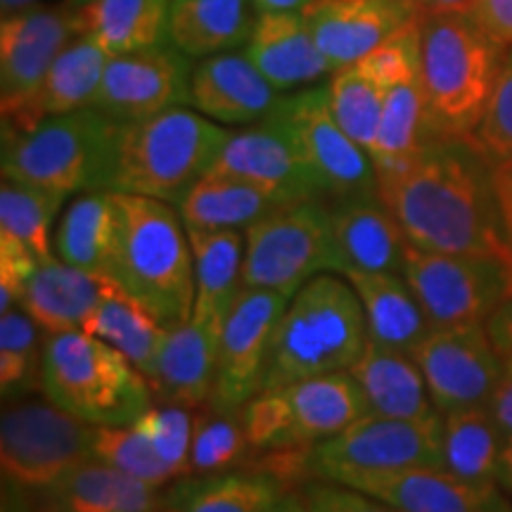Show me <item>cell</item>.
Wrapping results in <instances>:
<instances>
[{
	"label": "cell",
	"mask_w": 512,
	"mask_h": 512,
	"mask_svg": "<svg viewBox=\"0 0 512 512\" xmlns=\"http://www.w3.org/2000/svg\"><path fill=\"white\" fill-rule=\"evenodd\" d=\"M486 166L467 140L430 138L411 162L377 178V195L413 247L503 261L512 247Z\"/></svg>",
	"instance_id": "obj_1"
},
{
	"label": "cell",
	"mask_w": 512,
	"mask_h": 512,
	"mask_svg": "<svg viewBox=\"0 0 512 512\" xmlns=\"http://www.w3.org/2000/svg\"><path fill=\"white\" fill-rule=\"evenodd\" d=\"M119 242L112 280L164 328L188 323L195 306V259L174 204L114 192Z\"/></svg>",
	"instance_id": "obj_2"
},
{
	"label": "cell",
	"mask_w": 512,
	"mask_h": 512,
	"mask_svg": "<svg viewBox=\"0 0 512 512\" xmlns=\"http://www.w3.org/2000/svg\"><path fill=\"white\" fill-rule=\"evenodd\" d=\"M505 50L465 12L420 17V83L430 138L467 140L489 105Z\"/></svg>",
	"instance_id": "obj_3"
},
{
	"label": "cell",
	"mask_w": 512,
	"mask_h": 512,
	"mask_svg": "<svg viewBox=\"0 0 512 512\" xmlns=\"http://www.w3.org/2000/svg\"><path fill=\"white\" fill-rule=\"evenodd\" d=\"M366 344L356 292L339 273H320L287 302L275 325L261 389L347 373Z\"/></svg>",
	"instance_id": "obj_4"
},
{
	"label": "cell",
	"mask_w": 512,
	"mask_h": 512,
	"mask_svg": "<svg viewBox=\"0 0 512 512\" xmlns=\"http://www.w3.org/2000/svg\"><path fill=\"white\" fill-rule=\"evenodd\" d=\"M38 387L46 401L93 427L133 425L155 406L147 377L83 330L46 335Z\"/></svg>",
	"instance_id": "obj_5"
},
{
	"label": "cell",
	"mask_w": 512,
	"mask_h": 512,
	"mask_svg": "<svg viewBox=\"0 0 512 512\" xmlns=\"http://www.w3.org/2000/svg\"><path fill=\"white\" fill-rule=\"evenodd\" d=\"M228 138V128L183 105L121 124L110 190L181 204L214 169Z\"/></svg>",
	"instance_id": "obj_6"
},
{
	"label": "cell",
	"mask_w": 512,
	"mask_h": 512,
	"mask_svg": "<svg viewBox=\"0 0 512 512\" xmlns=\"http://www.w3.org/2000/svg\"><path fill=\"white\" fill-rule=\"evenodd\" d=\"M121 121L95 107L3 133V178L69 197L110 190Z\"/></svg>",
	"instance_id": "obj_7"
},
{
	"label": "cell",
	"mask_w": 512,
	"mask_h": 512,
	"mask_svg": "<svg viewBox=\"0 0 512 512\" xmlns=\"http://www.w3.org/2000/svg\"><path fill=\"white\" fill-rule=\"evenodd\" d=\"M342 261L325 197L283 204L245 230L242 287L292 299L320 273H339Z\"/></svg>",
	"instance_id": "obj_8"
},
{
	"label": "cell",
	"mask_w": 512,
	"mask_h": 512,
	"mask_svg": "<svg viewBox=\"0 0 512 512\" xmlns=\"http://www.w3.org/2000/svg\"><path fill=\"white\" fill-rule=\"evenodd\" d=\"M368 413L354 377L332 373L261 389L240 411L254 453L313 448Z\"/></svg>",
	"instance_id": "obj_9"
},
{
	"label": "cell",
	"mask_w": 512,
	"mask_h": 512,
	"mask_svg": "<svg viewBox=\"0 0 512 512\" xmlns=\"http://www.w3.org/2000/svg\"><path fill=\"white\" fill-rule=\"evenodd\" d=\"M411 467L444 470V415L425 420L382 418L366 413L335 437L311 448V479L342 482L366 472H394Z\"/></svg>",
	"instance_id": "obj_10"
},
{
	"label": "cell",
	"mask_w": 512,
	"mask_h": 512,
	"mask_svg": "<svg viewBox=\"0 0 512 512\" xmlns=\"http://www.w3.org/2000/svg\"><path fill=\"white\" fill-rule=\"evenodd\" d=\"M93 432V425L50 401L8 406L0 418V467L5 479L41 494L93 460Z\"/></svg>",
	"instance_id": "obj_11"
},
{
	"label": "cell",
	"mask_w": 512,
	"mask_h": 512,
	"mask_svg": "<svg viewBox=\"0 0 512 512\" xmlns=\"http://www.w3.org/2000/svg\"><path fill=\"white\" fill-rule=\"evenodd\" d=\"M266 119L283 128L311 174L318 178L320 188L332 200L377 192L373 159L337 124L328 86L285 95L275 102Z\"/></svg>",
	"instance_id": "obj_12"
},
{
	"label": "cell",
	"mask_w": 512,
	"mask_h": 512,
	"mask_svg": "<svg viewBox=\"0 0 512 512\" xmlns=\"http://www.w3.org/2000/svg\"><path fill=\"white\" fill-rule=\"evenodd\" d=\"M403 278L432 328L486 325L508 297L501 259L425 252L408 245Z\"/></svg>",
	"instance_id": "obj_13"
},
{
	"label": "cell",
	"mask_w": 512,
	"mask_h": 512,
	"mask_svg": "<svg viewBox=\"0 0 512 512\" xmlns=\"http://www.w3.org/2000/svg\"><path fill=\"white\" fill-rule=\"evenodd\" d=\"M411 356L441 415L489 406L503 375V358L486 325L432 328Z\"/></svg>",
	"instance_id": "obj_14"
},
{
	"label": "cell",
	"mask_w": 512,
	"mask_h": 512,
	"mask_svg": "<svg viewBox=\"0 0 512 512\" xmlns=\"http://www.w3.org/2000/svg\"><path fill=\"white\" fill-rule=\"evenodd\" d=\"M290 299L278 292L242 287L221 330L219 373L209 406L238 415L264 387L271 339Z\"/></svg>",
	"instance_id": "obj_15"
},
{
	"label": "cell",
	"mask_w": 512,
	"mask_h": 512,
	"mask_svg": "<svg viewBox=\"0 0 512 512\" xmlns=\"http://www.w3.org/2000/svg\"><path fill=\"white\" fill-rule=\"evenodd\" d=\"M190 76V57L174 46L112 55L93 107L121 124L143 121L190 102Z\"/></svg>",
	"instance_id": "obj_16"
},
{
	"label": "cell",
	"mask_w": 512,
	"mask_h": 512,
	"mask_svg": "<svg viewBox=\"0 0 512 512\" xmlns=\"http://www.w3.org/2000/svg\"><path fill=\"white\" fill-rule=\"evenodd\" d=\"M81 0L36 5L0 22V105L34 91L53 62L81 36Z\"/></svg>",
	"instance_id": "obj_17"
},
{
	"label": "cell",
	"mask_w": 512,
	"mask_h": 512,
	"mask_svg": "<svg viewBox=\"0 0 512 512\" xmlns=\"http://www.w3.org/2000/svg\"><path fill=\"white\" fill-rule=\"evenodd\" d=\"M211 171L261 185L285 204L325 197L292 140L268 119L230 133Z\"/></svg>",
	"instance_id": "obj_18"
},
{
	"label": "cell",
	"mask_w": 512,
	"mask_h": 512,
	"mask_svg": "<svg viewBox=\"0 0 512 512\" xmlns=\"http://www.w3.org/2000/svg\"><path fill=\"white\" fill-rule=\"evenodd\" d=\"M302 15L335 72L361 62L401 27L420 19L411 0H311Z\"/></svg>",
	"instance_id": "obj_19"
},
{
	"label": "cell",
	"mask_w": 512,
	"mask_h": 512,
	"mask_svg": "<svg viewBox=\"0 0 512 512\" xmlns=\"http://www.w3.org/2000/svg\"><path fill=\"white\" fill-rule=\"evenodd\" d=\"M399 512H512L498 486H477L441 467L366 472L335 482Z\"/></svg>",
	"instance_id": "obj_20"
},
{
	"label": "cell",
	"mask_w": 512,
	"mask_h": 512,
	"mask_svg": "<svg viewBox=\"0 0 512 512\" xmlns=\"http://www.w3.org/2000/svg\"><path fill=\"white\" fill-rule=\"evenodd\" d=\"M110 57L91 36H76L34 91L10 105H0L3 133H27L50 117L93 107Z\"/></svg>",
	"instance_id": "obj_21"
},
{
	"label": "cell",
	"mask_w": 512,
	"mask_h": 512,
	"mask_svg": "<svg viewBox=\"0 0 512 512\" xmlns=\"http://www.w3.org/2000/svg\"><path fill=\"white\" fill-rule=\"evenodd\" d=\"M280 95L245 53L204 57L192 69L190 105L226 126H252L266 119Z\"/></svg>",
	"instance_id": "obj_22"
},
{
	"label": "cell",
	"mask_w": 512,
	"mask_h": 512,
	"mask_svg": "<svg viewBox=\"0 0 512 512\" xmlns=\"http://www.w3.org/2000/svg\"><path fill=\"white\" fill-rule=\"evenodd\" d=\"M332 233L342 268L373 273L403 271L411 242L377 192L332 202Z\"/></svg>",
	"instance_id": "obj_23"
},
{
	"label": "cell",
	"mask_w": 512,
	"mask_h": 512,
	"mask_svg": "<svg viewBox=\"0 0 512 512\" xmlns=\"http://www.w3.org/2000/svg\"><path fill=\"white\" fill-rule=\"evenodd\" d=\"M245 55L275 91H294L335 74V67L320 50L302 12L259 15Z\"/></svg>",
	"instance_id": "obj_24"
},
{
	"label": "cell",
	"mask_w": 512,
	"mask_h": 512,
	"mask_svg": "<svg viewBox=\"0 0 512 512\" xmlns=\"http://www.w3.org/2000/svg\"><path fill=\"white\" fill-rule=\"evenodd\" d=\"M219 347L221 332L192 318L171 328L147 377L155 399L190 411L209 403L219 373Z\"/></svg>",
	"instance_id": "obj_25"
},
{
	"label": "cell",
	"mask_w": 512,
	"mask_h": 512,
	"mask_svg": "<svg viewBox=\"0 0 512 512\" xmlns=\"http://www.w3.org/2000/svg\"><path fill=\"white\" fill-rule=\"evenodd\" d=\"M114 285L117 283L110 278L83 271L53 256L41 261L31 273L19 306L41 325L46 335L76 332L86 328L88 318Z\"/></svg>",
	"instance_id": "obj_26"
},
{
	"label": "cell",
	"mask_w": 512,
	"mask_h": 512,
	"mask_svg": "<svg viewBox=\"0 0 512 512\" xmlns=\"http://www.w3.org/2000/svg\"><path fill=\"white\" fill-rule=\"evenodd\" d=\"M339 275L361 302L370 342L411 354L432 330V323L401 273L342 268Z\"/></svg>",
	"instance_id": "obj_27"
},
{
	"label": "cell",
	"mask_w": 512,
	"mask_h": 512,
	"mask_svg": "<svg viewBox=\"0 0 512 512\" xmlns=\"http://www.w3.org/2000/svg\"><path fill=\"white\" fill-rule=\"evenodd\" d=\"M349 375L363 392L368 413L399 420H425L439 413L418 363L406 351L380 347L368 339Z\"/></svg>",
	"instance_id": "obj_28"
},
{
	"label": "cell",
	"mask_w": 512,
	"mask_h": 512,
	"mask_svg": "<svg viewBox=\"0 0 512 512\" xmlns=\"http://www.w3.org/2000/svg\"><path fill=\"white\" fill-rule=\"evenodd\" d=\"M195 259V306L192 320L223 330L226 316L242 290L245 235L240 230L188 228Z\"/></svg>",
	"instance_id": "obj_29"
},
{
	"label": "cell",
	"mask_w": 512,
	"mask_h": 512,
	"mask_svg": "<svg viewBox=\"0 0 512 512\" xmlns=\"http://www.w3.org/2000/svg\"><path fill=\"white\" fill-rule=\"evenodd\" d=\"M159 489L114 467L88 460L41 491L36 512H159Z\"/></svg>",
	"instance_id": "obj_30"
},
{
	"label": "cell",
	"mask_w": 512,
	"mask_h": 512,
	"mask_svg": "<svg viewBox=\"0 0 512 512\" xmlns=\"http://www.w3.org/2000/svg\"><path fill=\"white\" fill-rule=\"evenodd\" d=\"M117 242L119 209L114 192H81L57 223L55 256L83 271L112 280Z\"/></svg>",
	"instance_id": "obj_31"
},
{
	"label": "cell",
	"mask_w": 512,
	"mask_h": 512,
	"mask_svg": "<svg viewBox=\"0 0 512 512\" xmlns=\"http://www.w3.org/2000/svg\"><path fill=\"white\" fill-rule=\"evenodd\" d=\"M259 12L252 0H174L169 15L171 46L185 57H211L247 46Z\"/></svg>",
	"instance_id": "obj_32"
},
{
	"label": "cell",
	"mask_w": 512,
	"mask_h": 512,
	"mask_svg": "<svg viewBox=\"0 0 512 512\" xmlns=\"http://www.w3.org/2000/svg\"><path fill=\"white\" fill-rule=\"evenodd\" d=\"M283 200L245 178L214 174L200 178L178 204L185 228L242 230L278 207Z\"/></svg>",
	"instance_id": "obj_33"
},
{
	"label": "cell",
	"mask_w": 512,
	"mask_h": 512,
	"mask_svg": "<svg viewBox=\"0 0 512 512\" xmlns=\"http://www.w3.org/2000/svg\"><path fill=\"white\" fill-rule=\"evenodd\" d=\"M169 0H81V34L98 41L110 55L138 53L159 46L169 34Z\"/></svg>",
	"instance_id": "obj_34"
},
{
	"label": "cell",
	"mask_w": 512,
	"mask_h": 512,
	"mask_svg": "<svg viewBox=\"0 0 512 512\" xmlns=\"http://www.w3.org/2000/svg\"><path fill=\"white\" fill-rule=\"evenodd\" d=\"M505 434L489 406L444 415V470L477 486L501 484Z\"/></svg>",
	"instance_id": "obj_35"
},
{
	"label": "cell",
	"mask_w": 512,
	"mask_h": 512,
	"mask_svg": "<svg viewBox=\"0 0 512 512\" xmlns=\"http://www.w3.org/2000/svg\"><path fill=\"white\" fill-rule=\"evenodd\" d=\"M178 482L183 484L171 498L176 512H268L290 491L271 472L254 467Z\"/></svg>",
	"instance_id": "obj_36"
},
{
	"label": "cell",
	"mask_w": 512,
	"mask_h": 512,
	"mask_svg": "<svg viewBox=\"0 0 512 512\" xmlns=\"http://www.w3.org/2000/svg\"><path fill=\"white\" fill-rule=\"evenodd\" d=\"M83 332L100 337L102 342L124 354L140 373L150 377L169 328H164L131 294L114 285L98 304V309L93 311V316L88 318Z\"/></svg>",
	"instance_id": "obj_37"
},
{
	"label": "cell",
	"mask_w": 512,
	"mask_h": 512,
	"mask_svg": "<svg viewBox=\"0 0 512 512\" xmlns=\"http://www.w3.org/2000/svg\"><path fill=\"white\" fill-rule=\"evenodd\" d=\"M430 140L427 107L420 79L399 83L384 91V105L377 136L370 150L377 178L401 169Z\"/></svg>",
	"instance_id": "obj_38"
},
{
	"label": "cell",
	"mask_w": 512,
	"mask_h": 512,
	"mask_svg": "<svg viewBox=\"0 0 512 512\" xmlns=\"http://www.w3.org/2000/svg\"><path fill=\"white\" fill-rule=\"evenodd\" d=\"M192 415V446L188 477H207L249 465V444L240 413H221L204 403Z\"/></svg>",
	"instance_id": "obj_39"
},
{
	"label": "cell",
	"mask_w": 512,
	"mask_h": 512,
	"mask_svg": "<svg viewBox=\"0 0 512 512\" xmlns=\"http://www.w3.org/2000/svg\"><path fill=\"white\" fill-rule=\"evenodd\" d=\"M67 197L3 178L0 185V233L22 242L38 261L53 259V221Z\"/></svg>",
	"instance_id": "obj_40"
},
{
	"label": "cell",
	"mask_w": 512,
	"mask_h": 512,
	"mask_svg": "<svg viewBox=\"0 0 512 512\" xmlns=\"http://www.w3.org/2000/svg\"><path fill=\"white\" fill-rule=\"evenodd\" d=\"M328 95L337 124L370 155L382 117V88L375 86L368 76H363L356 64H351V67H344L332 74Z\"/></svg>",
	"instance_id": "obj_41"
},
{
	"label": "cell",
	"mask_w": 512,
	"mask_h": 512,
	"mask_svg": "<svg viewBox=\"0 0 512 512\" xmlns=\"http://www.w3.org/2000/svg\"><path fill=\"white\" fill-rule=\"evenodd\" d=\"M93 460L126 472L140 482L162 489L176 482L164 460L157 456L150 439L145 437L138 425L119 427H95L93 432Z\"/></svg>",
	"instance_id": "obj_42"
},
{
	"label": "cell",
	"mask_w": 512,
	"mask_h": 512,
	"mask_svg": "<svg viewBox=\"0 0 512 512\" xmlns=\"http://www.w3.org/2000/svg\"><path fill=\"white\" fill-rule=\"evenodd\" d=\"M41 332V325L22 306L5 311L0 318V384L5 394L24 389L29 382L38 384L46 342Z\"/></svg>",
	"instance_id": "obj_43"
},
{
	"label": "cell",
	"mask_w": 512,
	"mask_h": 512,
	"mask_svg": "<svg viewBox=\"0 0 512 512\" xmlns=\"http://www.w3.org/2000/svg\"><path fill=\"white\" fill-rule=\"evenodd\" d=\"M140 430L150 439L157 456L164 460L174 479L188 477L190 465V446H192V413L185 406H174V403H162L152 406L143 413L138 422Z\"/></svg>",
	"instance_id": "obj_44"
},
{
	"label": "cell",
	"mask_w": 512,
	"mask_h": 512,
	"mask_svg": "<svg viewBox=\"0 0 512 512\" xmlns=\"http://www.w3.org/2000/svg\"><path fill=\"white\" fill-rule=\"evenodd\" d=\"M356 67L382 91L420 79V19L401 27L382 46L356 62Z\"/></svg>",
	"instance_id": "obj_45"
},
{
	"label": "cell",
	"mask_w": 512,
	"mask_h": 512,
	"mask_svg": "<svg viewBox=\"0 0 512 512\" xmlns=\"http://www.w3.org/2000/svg\"><path fill=\"white\" fill-rule=\"evenodd\" d=\"M467 143L489 166L512 157V55L505 57L484 117Z\"/></svg>",
	"instance_id": "obj_46"
},
{
	"label": "cell",
	"mask_w": 512,
	"mask_h": 512,
	"mask_svg": "<svg viewBox=\"0 0 512 512\" xmlns=\"http://www.w3.org/2000/svg\"><path fill=\"white\" fill-rule=\"evenodd\" d=\"M299 491L311 512H399L361 491L325 479H309Z\"/></svg>",
	"instance_id": "obj_47"
},
{
	"label": "cell",
	"mask_w": 512,
	"mask_h": 512,
	"mask_svg": "<svg viewBox=\"0 0 512 512\" xmlns=\"http://www.w3.org/2000/svg\"><path fill=\"white\" fill-rule=\"evenodd\" d=\"M472 17L486 31V36L501 46L505 53L512 50V0H479Z\"/></svg>",
	"instance_id": "obj_48"
},
{
	"label": "cell",
	"mask_w": 512,
	"mask_h": 512,
	"mask_svg": "<svg viewBox=\"0 0 512 512\" xmlns=\"http://www.w3.org/2000/svg\"><path fill=\"white\" fill-rule=\"evenodd\" d=\"M491 188H494V200L503 235L512 247V157L491 166Z\"/></svg>",
	"instance_id": "obj_49"
},
{
	"label": "cell",
	"mask_w": 512,
	"mask_h": 512,
	"mask_svg": "<svg viewBox=\"0 0 512 512\" xmlns=\"http://www.w3.org/2000/svg\"><path fill=\"white\" fill-rule=\"evenodd\" d=\"M491 413L505 434V439L512 437V358H503V375L498 382L494 396L489 403Z\"/></svg>",
	"instance_id": "obj_50"
},
{
	"label": "cell",
	"mask_w": 512,
	"mask_h": 512,
	"mask_svg": "<svg viewBox=\"0 0 512 512\" xmlns=\"http://www.w3.org/2000/svg\"><path fill=\"white\" fill-rule=\"evenodd\" d=\"M486 330H489L491 342L501 358H512V297L505 299L494 311V316L486 323Z\"/></svg>",
	"instance_id": "obj_51"
},
{
	"label": "cell",
	"mask_w": 512,
	"mask_h": 512,
	"mask_svg": "<svg viewBox=\"0 0 512 512\" xmlns=\"http://www.w3.org/2000/svg\"><path fill=\"white\" fill-rule=\"evenodd\" d=\"M418 17L430 15H446V12H465L472 15L479 0H411Z\"/></svg>",
	"instance_id": "obj_52"
},
{
	"label": "cell",
	"mask_w": 512,
	"mask_h": 512,
	"mask_svg": "<svg viewBox=\"0 0 512 512\" xmlns=\"http://www.w3.org/2000/svg\"><path fill=\"white\" fill-rule=\"evenodd\" d=\"M311 0H252L259 15H273V12H302Z\"/></svg>",
	"instance_id": "obj_53"
},
{
	"label": "cell",
	"mask_w": 512,
	"mask_h": 512,
	"mask_svg": "<svg viewBox=\"0 0 512 512\" xmlns=\"http://www.w3.org/2000/svg\"><path fill=\"white\" fill-rule=\"evenodd\" d=\"M268 512H311V508L309 503H306V498L302 496V491L290 489Z\"/></svg>",
	"instance_id": "obj_54"
},
{
	"label": "cell",
	"mask_w": 512,
	"mask_h": 512,
	"mask_svg": "<svg viewBox=\"0 0 512 512\" xmlns=\"http://www.w3.org/2000/svg\"><path fill=\"white\" fill-rule=\"evenodd\" d=\"M501 484L512 491V437L505 441L501 460Z\"/></svg>",
	"instance_id": "obj_55"
},
{
	"label": "cell",
	"mask_w": 512,
	"mask_h": 512,
	"mask_svg": "<svg viewBox=\"0 0 512 512\" xmlns=\"http://www.w3.org/2000/svg\"><path fill=\"white\" fill-rule=\"evenodd\" d=\"M41 5V0H0V10H3V17L17 15V12L36 8Z\"/></svg>",
	"instance_id": "obj_56"
},
{
	"label": "cell",
	"mask_w": 512,
	"mask_h": 512,
	"mask_svg": "<svg viewBox=\"0 0 512 512\" xmlns=\"http://www.w3.org/2000/svg\"><path fill=\"white\" fill-rule=\"evenodd\" d=\"M503 268H505V285H508V297H512V249H510V254L503 259Z\"/></svg>",
	"instance_id": "obj_57"
}]
</instances>
